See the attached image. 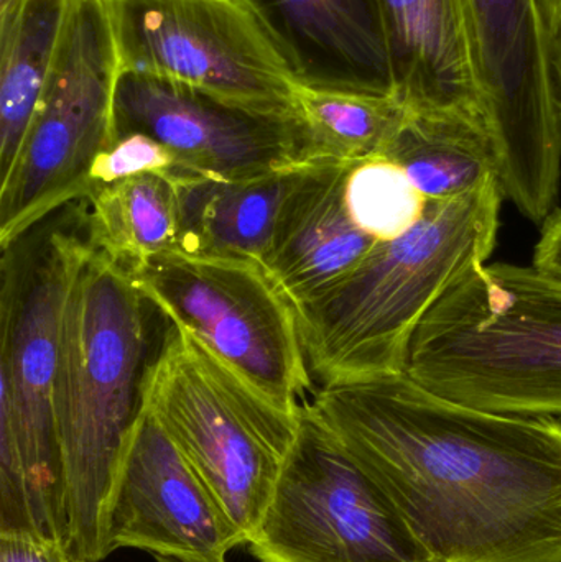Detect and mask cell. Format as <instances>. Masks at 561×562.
<instances>
[{
    "label": "cell",
    "mask_w": 561,
    "mask_h": 562,
    "mask_svg": "<svg viewBox=\"0 0 561 562\" xmlns=\"http://www.w3.org/2000/svg\"><path fill=\"white\" fill-rule=\"evenodd\" d=\"M122 68L102 0H71L55 66L9 175L0 180V247L7 249L91 193L96 158L114 144Z\"/></svg>",
    "instance_id": "cell-7"
},
{
    "label": "cell",
    "mask_w": 561,
    "mask_h": 562,
    "mask_svg": "<svg viewBox=\"0 0 561 562\" xmlns=\"http://www.w3.org/2000/svg\"><path fill=\"white\" fill-rule=\"evenodd\" d=\"M244 547L203 479L142 405L112 492L109 553L122 548L184 562H226Z\"/></svg>",
    "instance_id": "cell-13"
},
{
    "label": "cell",
    "mask_w": 561,
    "mask_h": 562,
    "mask_svg": "<svg viewBox=\"0 0 561 562\" xmlns=\"http://www.w3.org/2000/svg\"><path fill=\"white\" fill-rule=\"evenodd\" d=\"M474 72L503 193L534 223L556 211L561 115L539 0H464Z\"/></svg>",
    "instance_id": "cell-10"
},
{
    "label": "cell",
    "mask_w": 561,
    "mask_h": 562,
    "mask_svg": "<svg viewBox=\"0 0 561 562\" xmlns=\"http://www.w3.org/2000/svg\"><path fill=\"white\" fill-rule=\"evenodd\" d=\"M501 181L444 201L379 243L335 291L299 314L310 373L322 385L401 375L412 340L441 297L496 247Z\"/></svg>",
    "instance_id": "cell-3"
},
{
    "label": "cell",
    "mask_w": 561,
    "mask_h": 562,
    "mask_svg": "<svg viewBox=\"0 0 561 562\" xmlns=\"http://www.w3.org/2000/svg\"><path fill=\"white\" fill-rule=\"evenodd\" d=\"M394 91L412 111H483L464 0H378Z\"/></svg>",
    "instance_id": "cell-16"
},
{
    "label": "cell",
    "mask_w": 561,
    "mask_h": 562,
    "mask_svg": "<svg viewBox=\"0 0 561 562\" xmlns=\"http://www.w3.org/2000/svg\"><path fill=\"white\" fill-rule=\"evenodd\" d=\"M142 405L203 479L247 547L295 445L300 409L280 408L177 326L148 366Z\"/></svg>",
    "instance_id": "cell-6"
},
{
    "label": "cell",
    "mask_w": 561,
    "mask_h": 562,
    "mask_svg": "<svg viewBox=\"0 0 561 562\" xmlns=\"http://www.w3.org/2000/svg\"><path fill=\"white\" fill-rule=\"evenodd\" d=\"M122 71L296 115L293 78L240 0H102Z\"/></svg>",
    "instance_id": "cell-11"
},
{
    "label": "cell",
    "mask_w": 561,
    "mask_h": 562,
    "mask_svg": "<svg viewBox=\"0 0 561 562\" xmlns=\"http://www.w3.org/2000/svg\"><path fill=\"white\" fill-rule=\"evenodd\" d=\"M0 562H75L68 547L23 531H0Z\"/></svg>",
    "instance_id": "cell-24"
},
{
    "label": "cell",
    "mask_w": 561,
    "mask_h": 562,
    "mask_svg": "<svg viewBox=\"0 0 561 562\" xmlns=\"http://www.w3.org/2000/svg\"><path fill=\"white\" fill-rule=\"evenodd\" d=\"M247 547L257 562H435L310 402Z\"/></svg>",
    "instance_id": "cell-9"
},
{
    "label": "cell",
    "mask_w": 561,
    "mask_h": 562,
    "mask_svg": "<svg viewBox=\"0 0 561 562\" xmlns=\"http://www.w3.org/2000/svg\"><path fill=\"white\" fill-rule=\"evenodd\" d=\"M343 191L352 223L375 243L411 231L427 206L411 178L384 155L346 164Z\"/></svg>",
    "instance_id": "cell-22"
},
{
    "label": "cell",
    "mask_w": 561,
    "mask_h": 562,
    "mask_svg": "<svg viewBox=\"0 0 561 562\" xmlns=\"http://www.w3.org/2000/svg\"><path fill=\"white\" fill-rule=\"evenodd\" d=\"M549 30L550 46L556 45L561 35V0H539Z\"/></svg>",
    "instance_id": "cell-26"
},
{
    "label": "cell",
    "mask_w": 561,
    "mask_h": 562,
    "mask_svg": "<svg viewBox=\"0 0 561 562\" xmlns=\"http://www.w3.org/2000/svg\"><path fill=\"white\" fill-rule=\"evenodd\" d=\"M427 201L461 196L500 180L497 151L481 111H408L382 151Z\"/></svg>",
    "instance_id": "cell-18"
},
{
    "label": "cell",
    "mask_w": 561,
    "mask_h": 562,
    "mask_svg": "<svg viewBox=\"0 0 561 562\" xmlns=\"http://www.w3.org/2000/svg\"><path fill=\"white\" fill-rule=\"evenodd\" d=\"M25 0H0V20L12 16Z\"/></svg>",
    "instance_id": "cell-28"
},
{
    "label": "cell",
    "mask_w": 561,
    "mask_h": 562,
    "mask_svg": "<svg viewBox=\"0 0 561 562\" xmlns=\"http://www.w3.org/2000/svg\"><path fill=\"white\" fill-rule=\"evenodd\" d=\"M534 267L546 276L561 280V211H553L543 223L542 236L534 252Z\"/></svg>",
    "instance_id": "cell-25"
},
{
    "label": "cell",
    "mask_w": 561,
    "mask_h": 562,
    "mask_svg": "<svg viewBox=\"0 0 561 562\" xmlns=\"http://www.w3.org/2000/svg\"><path fill=\"white\" fill-rule=\"evenodd\" d=\"M71 0H25L0 20V180L9 175L55 66Z\"/></svg>",
    "instance_id": "cell-19"
},
{
    "label": "cell",
    "mask_w": 561,
    "mask_h": 562,
    "mask_svg": "<svg viewBox=\"0 0 561 562\" xmlns=\"http://www.w3.org/2000/svg\"><path fill=\"white\" fill-rule=\"evenodd\" d=\"M553 69H556L557 89H559L560 115H561V35L552 46Z\"/></svg>",
    "instance_id": "cell-27"
},
{
    "label": "cell",
    "mask_w": 561,
    "mask_h": 562,
    "mask_svg": "<svg viewBox=\"0 0 561 562\" xmlns=\"http://www.w3.org/2000/svg\"><path fill=\"white\" fill-rule=\"evenodd\" d=\"M177 170V158L155 138L145 134H127L96 158L89 173L91 193L96 188L119 183L141 175H168ZM89 193V194H91Z\"/></svg>",
    "instance_id": "cell-23"
},
{
    "label": "cell",
    "mask_w": 561,
    "mask_h": 562,
    "mask_svg": "<svg viewBox=\"0 0 561 562\" xmlns=\"http://www.w3.org/2000/svg\"><path fill=\"white\" fill-rule=\"evenodd\" d=\"M300 171L240 181L168 175L177 190V250L267 266L283 204Z\"/></svg>",
    "instance_id": "cell-17"
},
{
    "label": "cell",
    "mask_w": 561,
    "mask_h": 562,
    "mask_svg": "<svg viewBox=\"0 0 561 562\" xmlns=\"http://www.w3.org/2000/svg\"><path fill=\"white\" fill-rule=\"evenodd\" d=\"M405 373L464 405L561 419V280L473 267L418 327Z\"/></svg>",
    "instance_id": "cell-5"
},
{
    "label": "cell",
    "mask_w": 561,
    "mask_h": 562,
    "mask_svg": "<svg viewBox=\"0 0 561 562\" xmlns=\"http://www.w3.org/2000/svg\"><path fill=\"white\" fill-rule=\"evenodd\" d=\"M147 304L131 273L88 239L63 304L53 396L68 551L78 562L111 554L112 492L150 366Z\"/></svg>",
    "instance_id": "cell-2"
},
{
    "label": "cell",
    "mask_w": 561,
    "mask_h": 562,
    "mask_svg": "<svg viewBox=\"0 0 561 562\" xmlns=\"http://www.w3.org/2000/svg\"><path fill=\"white\" fill-rule=\"evenodd\" d=\"M86 201L89 243L127 272L178 249L177 190L168 175H141L96 188Z\"/></svg>",
    "instance_id": "cell-20"
},
{
    "label": "cell",
    "mask_w": 561,
    "mask_h": 562,
    "mask_svg": "<svg viewBox=\"0 0 561 562\" xmlns=\"http://www.w3.org/2000/svg\"><path fill=\"white\" fill-rule=\"evenodd\" d=\"M345 168L325 161L300 171L280 214L267 267L296 316L335 291L379 244L349 216Z\"/></svg>",
    "instance_id": "cell-15"
},
{
    "label": "cell",
    "mask_w": 561,
    "mask_h": 562,
    "mask_svg": "<svg viewBox=\"0 0 561 562\" xmlns=\"http://www.w3.org/2000/svg\"><path fill=\"white\" fill-rule=\"evenodd\" d=\"M75 562H78V561H75Z\"/></svg>",
    "instance_id": "cell-30"
},
{
    "label": "cell",
    "mask_w": 561,
    "mask_h": 562,
    "mask_svg": "<svg viewBox=\"0 0 561 562\" xmlns=\"http://www.w3.org/2000/svg\"><path fill=\"white\" fill-rule=\"evenodd\" d=\"M138 290L173 326L296 413L313 389L299 317L269 267L257 260L171 250L132 270Z\"/></svg>",
    "instance_id": "cell-8"
},
{
    "label": "cell",
    "mask_w": 561,
    "mask_h": 562,
    "mask_svg": "<svg viewBox=\"0 0 561 562\" xmlns=\"http://www.w3.org/2000/svg\"><path fill=\"white\" fill-rule=\"evenodd\" d=\"M408 111L395 92L336 91L299 85L295 114L312 165L382 155Z\"/></svg>",
    "instance_id": "cell-21"
},
{
    "label": "cell",
    "mask_w": 561,
    "mask_h": 562,
    "mask_svg": "<svg viewBox=\"0 0 561 562\" xmlns=\"http://www.w3.org/2000/svg\"><path fill=\"white\" fill-rule=\"evenodd\" d=\"M310 403L435 562H561L559 419L464 405L407 373Z\"/></svg>",
    "instance_id": "cell-1"
},
{
    "label": "cell",
    "mask_w": 561,
    "mask_h": 562,
    "mask_svg": "<svg viewBox=\"0 0 561 562\" xmlns=\"http://www.w3.org/2000/svg\"><path fill=\"white\" fill-rule=\"evenodd\" d=\"M299 85L395 92L378 0H240Z\"/></svg>",
    "instance_id": "cell-14"
},
{
    "label": "cell",
    "mask_w": 561,
    "mask_h": 562,
    "mask_svg": "<svg viewBox=\"0 0 561 562\" xmlns=\"http://www.w3.org/2000/svg\"><path fill=\"white\" fill-rule=\"evenodd\" d=\"M155 561H157V562H184V561H178V560H170V558H155Z\"/></svg>",
    "instance_id": "cell-29"
},
{
    "label": "cell",
    "mask_w": 561,
    "mask_h": 562,
    "mask_svg": "<svg viewBox=\"0 0 561 562\" xmlns=\"http://www.w3.org/2000/svg\"><path fill=\"white\" fill-rule=\"evenodd\" d=\"M48 220L2 250L0 531L68 547L53 396L59 319L88 231L85 211L78 229Z\"/></svg>",
    "instance_id": "cell-4"
},
{
    "label": "cell",
    "mask_w": 561,
    "mask_h": 562,
    "mask_svg": "<svg viewBox=\"0 0 561 562\" xmlns=\"http://www.w3.org/2000/svg\"><path fill=\"white\" fill-rule=\"evenodd\" d=\"M145 134L177 158L168 175L240 181L312 167L296 115L244 108L201 89L122 71L114 101L115 138Z\"/></svg>",
    "instance_id": "cell-12"
}]
</instances>
